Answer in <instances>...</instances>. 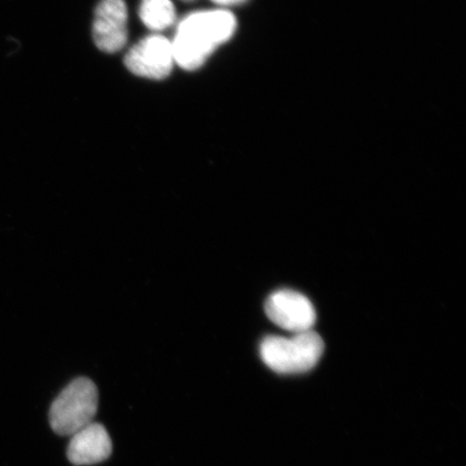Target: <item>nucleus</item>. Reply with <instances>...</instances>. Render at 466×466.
<instances>
[{
	"instance_id": "nucleus-9",
	"label": "nucleus",
	"mask_w": 466,
	"mask_h": 466,
	"mask_svg": "<svg viewBox=\"0 0 466 466\" xmlns=\"http://www.w3.org/2000/svg\"><path fill=\"white\" fill-rule=\"evenodd\" d=\"M213 3L224 5V7H229V5H242L248 0H212Z\"/></svg>"
},
{
	"instance_id": "nucleus-5",
	"label": "nucleus",
	"mask_w": 466,
	"mask_h": 466,
	"mask_svg": "<svg viewBox=\"0 0 466 466\" xmlns=\"http://www.w3.org/2000/svg\"><path fill=\"white\" fill-rule=\"evenodd\" d=\"M267 317L293 334L311 330L317 313L311 301L299 291L281 289L269 296L265 305Z\"/></svg>"
},
{
	"instance_id": "nucleus-4",
	"label": "nucleus",
	"mask_w": 466,
	"mask_h": 466,
	"mask_svg": "<svg viewBox=\"0 0 466 466\" xmlns=\"http://www.w3.org/2000/svg\"><path fill=\"white\" fill-rule=\"evenodd\" d=\"M174 63L172 42L161 35L144 38L125 57L126 66L131 73L150 79L167 78Z\"/></svg>"
},
{
	"instance_id": "nucleus-7",
	"label": "nucleus",
	"mask_w": 466,
	"mask_h": 466,
	"mask_svg": "<svg viewBox=\"0 0 466 466\" xmlns=\"http://www.w3.org/2000/svg\"><path fill=\"white\" fill-rule=\"evenodd\" d=\"M72 436L67 456L73 464L100 463L112 453V441L101 424L92 422Z\"/></svg>"
},
{
	"instance_id": "nucleus-1",
	"label": "nucleus",
	"mask_w": 466,
	"mask_h": 466,
	"mask_svg": "<svg viewBox=\"0 0 466 466\" xmlns=\"http://www.w3.org/2000/svg\"><path fill=\"white\" fill-rule=\"evenodd\" d=\"M237 28L227 10L199 11L180 21L172 42L175 63L194 71L203 66L218 46L228 42Z\"/></svg>"
},
{
	"instance_id": "nucleus-3",
	"label": "nucleus",
	"mask_w": 466,
	"mask_h": 466,
	"mask_svg": "<svg viewBox=\"0 0 466 466\" xmlns=\"http://www.w3.org/2000/svg\"><path fill=\"white\" fill-rule=\"evenodd\" d=\"M98 392L90 379L78 378L63 390L50 408L52 430L58 435H74L93 422Z\"/></svg>"
},
{
	"instance_id": "nucleus-6",
	"label": "nucleus",
	"mask_w": 466,
	"mask_h": 466,
	"mask_svg": "<svg viewBox=\"0 0 466 466\" xmlns=\"http://www.w3.org/2000/svg\"><path fill=\"white\" fill-rule=\"evenodd\" d=\"M93 38L98 49L118 52L127 40V9L125 0H101L93 23Z\"/></svg>"
},
{
	"instance_id": "nucleus-2",
	"label": "nucleus",
	"mask_w": 466,
	"mask_h": 466,
	"mask_svg": "<svg viewBox=\"0 0 466 466\" xmlns=\"http://www.w3.org/2000/svg\"><path fill=\"white\" fill-rule=\"evenodd\" d=\"M324 342L312 330L290 337L269 336L260 343V357L279 374H301L313 369L322 358Z\"/></svg>"
},
{
	"instance_id": "nucleus-8",
	"label": "nucleus",
	"mask_w": 466,
	"mask_h": 466,
	"mask_svg": "<svg viewBox=\"0 0 466 466\" xmlns=\"http://www.w3.org/2000/svg\"><path fill=\"white\" fill-rule=\"evenodd\" d=\"M139 16L151 31H163L174 25L177 13L171 0H142Z\"/></svg>"
}]
</instances>
